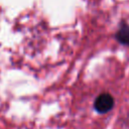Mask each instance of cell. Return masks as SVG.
I'll return each mask as SVG.
<instances>
[{"label": "cell", "instance_id": "cell-1", "mask_svg": "<svg viewBox=\"0 0 129 129\" xmlns=\"http://www.w3.org/2000/svg\"><path fill=\"white\" fill-rule=\"evenodd\" d=\"M113 105H114V99L108 93H104V94H101L100 96H98L94 103V107H95L96 111L99 113L109 112L113 108Z\"/></svg>", "mask_w": 129, "mask_h": 129}, {"label": "cell", "instance_id": "cell-2", "mask_svg": "<svg viewBox=\"0 0 129 129\" xmlns=\"http://www.w3.org/2000/svg\"><path fill=\"white\" fill-rule=\"evenodd\" d=\"M116 39L124 45H129V26L125 23H122L120 28L116 33Z\"/></svg>", "mask_w": 129, "mask_h": 129}]
</instances>
